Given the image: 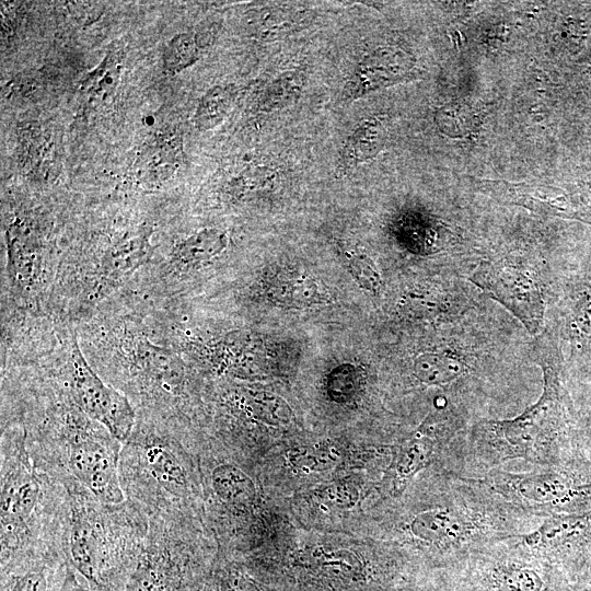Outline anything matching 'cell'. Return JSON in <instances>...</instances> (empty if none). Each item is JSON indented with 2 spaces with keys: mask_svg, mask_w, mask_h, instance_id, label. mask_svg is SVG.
I'll list each match as a JSON object with an SVG mask.
<instances>
[{
  "mask_svg": "<svg viewBox=\"0 0 591 591\" xmlns=\"http://www.w3.org/2000/svg\"><path fill=\"white\" fill-rule=\"evenodd\" d=\"M543 393L513 419L482 426L479 455L489 464L523 460L548 466L584 455L572 401L554 362L543 364Z\"/></svg>",
  "mask_w": 591,
  "mask_h": 591,
  "instance_id": "6da1fadb",
  "label": "cell"
},
{
  "mask_svg": "<svg viewBox=\"0 0 591 591\" xmlns=\"http://www.w3.org/2000/svg\"><path fill=\"white\" fill-rule=\"evenodd\" d=\"M511 507L551 517L591 511V459L577 455L540 472H496L482 480Z\"/></svg>",
  "mask_w": 591,
  "mask_h": 591,
  "instance_id": "7a4b0ae2",
  "label": "cell"
},
{
  "mask_svg": "<svg viewBox=\"0 0 591 591\" xmlns=\"http://www.w3.org/2000/svg\"><path fill=\"white\" fill-rule=\"evenodd\" d=\"M503 515L486 502L452 495L448 502L417 513L409 529L424 544L454 555L511 536L508 533L512 530Z\"/></svg>",
  "mask_w": 591,
  "mask_h": 591,
  "instance_id": "3957f363",
  "label": "cell"
},
{
  "mask_svg": "<svg viewBox=\"0 0 591 591\" xmlns=\"http://www.w3.org/2000/svg\"><path fill=\"white\" fill-rule=\"evenodd\" d=\"M514 547L546 560L569 578L591 557V511L551 515L531 531L509 536Z\"/></svg>",
  "mask_w": 591,
  "mask_h": 591,
  "instance_id": "277c9868",
  "label": "cell"
},
{
  "mask_svg": "<svg viewBox=\"0 0 591 591\" xmlns=\"http://www.w3.org/2000/svg\"><path fill=\"white\" fill-rule=\"evenodd\" d=\"M70 384L78 406L118 441L125 440L135 424L128 399L103 382L83 357L77 341L70 351Z\"/></svg>",
  "mask_w": 591,
  "mask_h": 591,
  "instance_id": "5b68a950",
  "label": "cell"
},
{
  "mask_svg": "<svg viewBox=\"0 0 591 591\" xmlns=\"http://www.w3.org/2000/svg\"><path fill=\"white\" fill-rule=\"evenodd\" d=\"M472 280L512 312L530 332L535 333L542 327L544 294L526 268L509 262L493 263L475 271Z\"/></svg>",
  "mask_w": 591,
  "mask_h": 591,
  "instance_id": "8992f818",
  "label": "cell"
},
{
  "mask_svg": "<svg viewBox=\"0 0 591 591\" xmlns=\"http://www.w3.org/2000/svg\"><path fill=\"white\" fill-rule=\"evenodd\" d=\"M525 554L501 556L477 565L473 582L478 591H571L559 567Z\"/></svg>",
  "mask_w": 591,
  "mask_h": 591,
  "instance_id": "52a82bcc",
  "label": "cell"
},
{
  "mask_svg": "<svg viewBox=\"0 0 591 591\" xmlns=\"http://www.w3.org/2000/svg\"><path fill=\"white\" fill-rule=\"evenodd\" d=\"M115 438L76 436L69 447V466L74 476L103 503L118 505L124 494L117 474Z\"/></svg>",
  "mask_w": 591,
  "mask_h": 591,
  "instance_id": "ba28073f",
  "label": "cell"
},
{
  "mask_svg": "<svg viewBox=\"0 0 591 591\" xmlns=\"http://www.w3.org/2000/svg\"><path fill=\"white\" fill-rule=\"evenodd\" d=\"M414 67V58L402 48L379 47L355 67L343 89V97L351 102L376 90L406 81Z\"/></svg>",
  "mask_w": 591,
  "mask_h": 591,
  "instance_id": "9c48e42d",
  "label": "cell"
},
{
  "mask_svg": "<svg viewBox=\"0 0 591 591\" xmlns=\"http://www.w3.org/2000/svg\"><path fill=\"white\" fill-rule=\"evenodd\" d=\"M184 158L182 137L160 132L144 141L129 166V176L143 186L153 187L167 181Z\"/></svg>",
  "mask_w": 591,
  "mask_h": 591,
  "instance_id": "30bf717a",
  "label": "cell"
},
{
  "mask_svg": "<svg viewBox=\"0 0 591 591\" xmlns=\"http://www.w3.org/2000/svg\"><path fill=\"white\" fill-rule=\"evenodd\" d=\"M39 497V487L25 466L5 474L1 487L2 537L13 535L31 518Z\"/></svg>",
  "mask_w": 591,
  "mask_h": 591,
  "instance_id": "8fae6325",
  "label": "cell"
},
{
  "mask_svg": "<svg viewBox=\"0 0 591 591\" xmlns=\"http://www.w3.org/2000/svg\"><path fill=\"white\" fill-rule=\"evenodd\" d=\"M124 591H185L182 568L162 553H143L134 565Z\"/></svg>",
  "mask_w": 591,
  "mask_h": 591,
  "instance_id": "7c38bea8",
  "label": "cell"
},
{
  "mask_svg": "<svg viewBox=\"0 0 591 591\" xmlns=\"http://www.w3.org/2000/svg\"><path fill=\"white\" fill-rule=\"evenodd\" d=\"M386 139L385 118L374 115L363 119L349 135L341 151L340 166L349 171L375 158Z\"/></svg>",
  "mask_w": 591,
  "mask_h": 591,
  "instance_id": "4fadbf2b",
  "label": "cell"
},
{
  "mask_svg": "<svg viewBox=\"0 0 591 591\" xmlns=\"http://www.w3.org/2000/svg\"><path fill=\"white\" fill-rule=\"evenodd\" d=\"M18 157L23 169L35 177L47 178L53 172L51 148L48 138L36 121L18 126Z\"/></svg>",
  "mask_w": 591,
  "mask_h": 591,
  "instance_id": "5bb4252c",
  "label": "cell"
},
{
  "mask_svg": "<svg viewBox=\"0 0 591 591\" xmlns=\"http://www.w3.org/2000/svg\"><path fill=\"white\" fill-rule=\"evenodd\" d=\"M566 315V331L581 349L591 348V269L575 283Z\"/></svg>",
  "mask_w": 591,
  "mask_h": 591,
  "instance_id": "9a60e30c",
  "label": "cell"
},
{
  "mask_svg": "<svg viewBox=\"0 0 591 591\" xmlns=\"http://www.w3.org/2000/svg\"><path fill=\"white\" fill-rule=\"evenodd\" d=\"M228 245L223 230L208 228L178 242L172 251V259L178 267H193L218 256Z\"/></svg>",
  "mask_w": 591,
  "mask_h": 591,
  "instance_id": "2e32d148",
  "label": "cell"
},
{
  "mask_svg": "<svg viewBox=\"0 0 591 591\" xmlns=\"http://www.w3.org/2000/svg\"><path fill=\"white\" fill-rule=\"evenodd\" d=\"M63 573L44 563L20 564L2 570L1 591H59Z\"/></svg>",
  "mask_w": 591,
  "mask_h": 591,
  "instance_id": "e0dca14e",
  "label": "cell"
},
{
  "mask_svg": "<svg viewBox=\"0 0 591 591\" xmlns=\"http://www.w3.org/2000/svg\"><path fill=\"white\" fill-rule=\"evenodd\" d=\"M465 364L456 356L443 351H428L414 362V374L424 384L443 386L459 380L465 373Z\"/></svg>",
  "mask_w": 591,
  "mask_h": 591,
  "instance_id": "ac0fdd59",
  "label": "cell"
},
{
  "mask_svg": "<svg viewBox=\"0 0 591 591\" xmlns=\"http://www.w3.org/2000/svg\"><path fill=\"white\" fill-rule=\"evenodd\" d=\"M506 186L508 189L500 190V196L508 198V201L525 206L541 213L568 217L576 215L565 196L551 194L542 186Z\"/></svg>",
  "mask_w": 591,
  "mask_h": 591,
  "instance_id": "d6986e66",
  "label": "cell"
},
{
  "mask_svg": "<svg viewBox=\"0 0 591 591\" xmlns=\"http://www.w3.org/2000/svg\"><path fill=\"white\" fill-rule=\"evenodd\" d=\"M233 102L230 86L215 85L200 97L194 115V125L201 131L210 130L222 123Z\"/></svg>",
  "mask_w": 591,
  "mask_h": 591,
  "instance_id": "ffe728a7",
  "label": "cell"
},
{
  "mask_svg": "<svg viewBox=\"0 0 591 591\" xmlns=\"http://www.w3.org/2000/svg\"><path fill=\"white\" fill-rule=\"evenodd\" d=\"M206 47L196 32H184L174 35L166 44L163 54V66L167 73L176 74L194 65Z\"/></svg>",
  "mask_w": 591,
  "mask_h": 591,
  "instance_id": "44dd1931",
  "label": "cell"
},
{
  "mask_svg": "<svg viewBox=\"0 0 591 591\" xmlns=\"http://www.w3.org/2000/svg\"><path fill=\"white\" fill-rule=\"evenodd\" d=\"M271 297L279 302L291 305L306 306L321 304L327 298L318 285L305 276H297L276 281L271 288Z\"/></svg>",
  "mask_w": 591,
  "mask_h": 591,
  "instance_id": "7402d4cb",
  "label": "cell"
},
{
  "mask_svg": "<svg viewBox=\"0 0 591 591\" xmlns=\"http://www.w3.org/2000/svg\"><path fill=\"white\" fill-rule=\"evenodd\" d=\"M212 483L216 493L229 503L243 505L253 498V483L235 466H218L213 471Z\"/></svg>",
  "mask_w": 591,
  "mask_h": 591,
  "instance_id": "603a6c76",
  "label": "cell"
},
{
  "mask_svg": "<svg viewBox=\"0 0 591 591\" xmlns=\"http://www.w3.org/2000/svg\"><path fill=\"white\" fill-rule=\"evenodd\" d=\"M303 85V71H287L267 86L260 99L259 107L265 112H271L288 106L299 99Z\"/></svg>",
  "mask_w": 591,
  "mask_h": 591,
  "instance_id": "cb8c5ba5",
  "label": "cell"
},
{
  "mask_svg": "<svg viewBox=\"0 0 591 591\" xmlns=\"http://www.w3.org/2000/svg\"><path fill=\"white\" fill-rule=\"evenodd\" d=\"M147 467L151 475L165 486H179L184 483V471L175 455L162 444L146 449Z\"/></svg>",
  "mask_w": 591,
  "mask_h": 591,
  "instance_id": "d4e9b609",
  "label": "cell"
},
{
  "mask_svg": "<svg viewBox=\"0 0 591 591\" xmlns=\"http://www.w3.org/2000/svg\"><path fill=\"white\" fill-rule=\"evenodd\" d=\"M344 257L350 273L358 283L369 291H378L381 286V276L372 259L360 251L346 248Z\"/></svg>",
  "mask_w": 591,
  "mask_h": 591,
  "instance_id": "484cf974",
  "label": "cell"
},
{
  "mask_svg": "<svg viewBox=\"0 0 591 591\" xmlns=\"http://www.w3.org/2000/svg\"><path fill=\"white\" fill-rule=\"evenodd\" d=\"M118 56L107 55L102 63L89 73L82 82V88L92 95H101L104 91H109L115 86V79L118 73Z\"/></svg>",
  "mask_w": 591,
  "mask_h": 591,
  "instance_id": "4316f807",
  "label": "cell"
},
{
  "mask_svg": "<svg viewBox=\"0 0 591 591\" xmlns=\"http://www.w3.org/2000/svg\"><path fill=\"white\" fill-rule=\"evenodd\" d=\"M430 453L427 443L417 440L412 442L398 460V477L404 480L418 472L428 462Z\"/></svg>",
  "mask_w": 591,
  "mask_h": 591,
  "instance_id": "83f0119b",
  "label": "cell"
},
{
  "mask_svg": "<svg viewBox=\"0 0 591 591\" xmlns=\"http://www.w3.org/2000/svg\"><path fill=\"white\" fill-rule=\"evenodd\" d=\"M69 8L72 16L82 23H91L102 14V7L99 3L72 2Z\"/></svg>",
  "mask_w": 591,
  "mask_h": 591,
  "instance_id": "f1b7e54d",
  "label": "cell"
},
{
  "mask_svg": "<svg viewBox=\"0 0 591 591\" xmlns=\"http://www.w3.org/2000/svg\"><path fill=\"white\" fill-rule=\"evenodd\" d=\"M59 591H94L90 584L68 566L65 570Z\"/></svg>",
  "mask_w": 591,
  "mask_h": 591,
  "instance_id": "f546056e",
  "label": "cell"
},
{
  "mask_svg": "<svg viewBox=\"0 0 591 591\" xmlns=\"http://www.w3.org/2000/svg\"><path fill=\"white\" fill-rule=\"evenodd\" d=\"M571 591H591V557L570 578Z\"/></svg>",
  "mask_w": 591,
  "mask_h": 591,
  "instance_id": "4dcf8cb0",
  "label": "cell"
},
{
  "mask_svg": "<svg viewBox=\"0 0 591 591\" xmlns=\"http://www.w3.org/2000/svg\"><path fill=\"white\" fill-rule=\"evenodd\" d=\"M579 426L586 448L591 449V395L588 410L581 417Z\"/></svg>",
  "mask_w": 591,
  "mask_h": 591,
  "instance_id": "1f68e13d",
  "label": "cell"
},
{
  "mask_svg": "<svg viewBox=\"0 0 591 591\" xmlns=\"http://www.w3.org/2000/svg\"><path fill=\"white\" fill-rule=\"evenodd\" d=\"M590 459H591V454H590Z\"/></svg>",
  "mask_w": 591,
  "mask_h": 591,
  "instance_id": "d6a6232c",
  "label": "cell"
}]
</instances>
